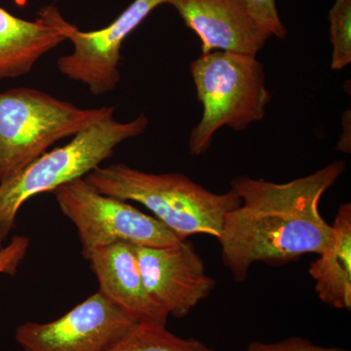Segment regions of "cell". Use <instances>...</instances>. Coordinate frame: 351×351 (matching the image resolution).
Listing matches in <instances>:
<instances>
[{"label":"cell","mask_w":351,"mask_h":351,"mask_svg":"<svg viewBox=\"0 0 351 351\" xmlns=\"http://www.w3.org/2000/svg\"><path fill=\"white\" fill-rule=\"evenodd\" d=\"M345 170L338 160L285 184L248 176L233 180L241 204L226 215L218 240L235 282L246 280L254 263L282 265L324 250L332 226L320 213V200Z\"/></svg>","instance_id":"1"},{"label":"cell","mask_w":351,"mask_h":351,"mask_svg":"<svg viewBox=\"0 0 351 351\" xmlns=\"http://www.w3.org/2000/svg\"><path fill=\"white\" fill-rule=\"evenodd\" d=\"M84 179L103 195L144 205L182 240L197 234L218 239L226 215L241 204L233 189L214 193L180 173L154 174L124 163L100 166Z\"/></svg>","instance_id":"2"},{"label":"cell","mask_w":351,"mask_h":351,"mask_svg":"<svg viewBox=\"0 0 351 351\" xmlns=\"http://www.w3.org/2000/svg\"><path fill=\"white\" fill-rule=\"evenodd\" d=\"M191 73L203 106L202 117L189 136L193 156L205 154L223 127L244 131L265 117L271 95L256 56L213 51L193 61Z\"/></svg>","instance_id":"3"},{"label":"cell","mask_w":351,"mask_h":351,"mask_svg":"<svg viewBox=\"0 0 351 351\" xmlns=\"http://www.w3.org/2000/svg\"><path fill=\"white\" fill-rule=\"evenodd\" d=\"M149 119L141 114L130 122L114 117L88 127L68 144L46 152L22 172L0 184V249L16 226L21 207L34 196L84 178L112 158L115 149L129 138L145 133Z\"/></svg>","instance_id":"4"},{"label":"cell","mask_w":351,"mask_h":351,"mask_svg":"<svg viewBox=\"0 0 351 351\" xmlns=\"http://www.w3.org/2000/svg\"><path fill=\"white\" fill-rule=\"evenodd\" d=\"M115 108H82L32 88L0 93V184L22 172L55 143L75 137Z\"/></svg>","instance_id":"5"},{"label":"cell","mask_w":351,"mask_h":351,"mask_svg":"<svg viewBox=\"0 0 351 351\" xmlns=\"http://www.w3.org/2000/svg\"><path fill=\"white\" fill-rule=\"evenodd\" d=\"M62 213L75 226L83 258L117 243L170 247L181 239L128 201L99 193L80 178L52 191Z\"/></svg>","instance_id":"6"},{"label":"cell","mask_w":351,"mask_h":351,"mask_svg":"<svg viewBox=\"0 0 351 351\" xmlns=\"http://www.w3.org/2000/svg\"><path fill=\"white\" fill-rule=\"evenodd\" d=\"M168 1L134 0L112 24L92 32H82L69 24L57 7H44L41 10L73 45L71 54L58 60L60 73L86 85L94 96L113 91L120 82L119 66L124 40L154 9Z\"/></svg>","instance_id":"7"},{"label":"cell","mask_w":351,"mask_h":351,"mask_svg":"<svg viewBox=\"0 0 351 351\" xmlns=\"http://www.w3.org/2000/svg\"><path fill=\"white\" fill-rule=\"evenodd\" d=\"M138 323L98 291L56 320L20 325L15 339L24 351H108Z\"/></svg>","instance_id":"8"},{"label":"cell","mask_w":351,"mask_h":351,"mask_svg":"<svg viewBox=\"0 0 351 351\" xmlns=\"http://www.w3.org/2000/svg\"><path fill=\"white\" fill-rule=\"evenodd\" d=\"M135 252L145 287L169 316L188 315L216 287L186 239L170 247L135 246Z\"/></svg>","instance_id":"9"},{"label":"cell","mask_w":351,"mask_h":351,"mask_svg":"<svg viewBox=\"0 0 351 351\" xmlns=\"http://www.w3.org/2000/svg\"><path fill=\"white\" fill-rule=\"evenodd\" d=\"M168 4L197 34L202 54L223 51L256 56L271 38L242 0H169Z\"/></svg>","instance_id":"10"},{"label":"cell","mask_w":351,"mask_h":351,"mask_svg":"<svg viewBox=\"0 0 351 351\" xmlns=\"http://www.w3.org/2000/svg\"><path fill=\"white\" fill-rule=\"evenodd\" d=\"M98 279L99 291L131 314L138 323L167 325L169 314L145 287L135 245L117 243L93 252L87 258Z\"/></svg>","instance_id":"11"},{"label":"cell","mask_w":351,"mask_h":351,"mask_svg":"<svg viewBox=\"0 0 351 351\" xmlns=\"http://www.w3.org/2000/svg\"><path fill=\"white\" fill-rule=\"evenodd\" d=\"M64 40L43 10L36 21H27L0 7V80L27 75Z\"/></svg>","instance_id":"12"},{"label":"cell","mask_w":351,"mask_h":351,"mask_svg":"<svg viewBox=\"0 0 351 351\" xmlns=\"http://www.w3.org/2000/svg\"><path fill=\"white\" fill-rule=\"evenodd\" d=\"M311 263L320 301L337 309L351 308V204L343 203L332 225L329 243Z\"/></svg>","instance_id":"13"},{"label":"cell","mask_w":351,"mask_h":351,"mask_svg":"<svg viewBox=\"0 0 351 351\" xmlns=\"http://www.w3.org/2000/svg\"><path fill=\"white\" fill-rule=\"evenodd\" d=\"M108 351H217L195 339L176 336L166 326L138 323Z\"/></svg>","instance_id":"14"},{"label":"cell","mask_w":351,"mask_h":351,"mask_svg":"<svg viewBox=\"0 0 351 351\" xmlns=\"http://www.w3.org/2000/svg\"><path fill=\"white\" fill-rule=\"evenodd\" d=\"M331 68L341 71L351 63V0H336L329 12Z\"/></svg>","instance_id":"15"},{"label":"cell","mask_w":351,"mask_h":351,"mask_svg":"<svg viewBox=\"0 0 351 351\" xmlns=\"http://www.w3.org/2000/svg\"><path fill=\"white\" fill-rule=\"evenodd\" d=\"M258 25L270 36L279 39L286 38L287 31L279 16L276 0H242Z\"/></svg>","instance_id":"16"},{"label":"cell","mask_w":351,"mask_h":351,"mask_svg":"<svg viewBox=\"0 0 351 351\" xmlns=\"http://www.w3.org/2000/svg\"><path fill=\"white\" fill-rule=\"evenodd\" d=\"M29 237L14 235L8 244L0 249V276H15L29 252Z\"/></svg>","instance_id":"17"},{"label":"cell","mask_w":351,"mask_h":351,"mask_svg":"<svg viewBox=\"0 0 351 351\" xmlns=\"http://www.w3.org/2000/svg\"><path fill=\"white\" fill-rule=\"evenodd\" d=\"M242 351H348L338 348H324L314 345L308 339L300 337H291L278 343H261L253 341Z\"/></svg>","instance_id":"18"}]
</instances>
